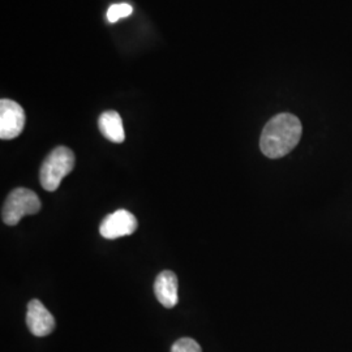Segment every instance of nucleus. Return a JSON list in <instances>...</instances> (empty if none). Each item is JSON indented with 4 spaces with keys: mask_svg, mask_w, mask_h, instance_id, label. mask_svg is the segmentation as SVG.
Masks as SVG:
<instances>
[{
    "mask_svg": "<svg viewBox=\"0 0 352 352\" xmlns=\"http://www.w3.org/2000/svg\"><path fill=\"white\" fill-rule=\"evenodd\" d=\"M300 120L292 113H278L263 129L260 148L267 158L277 160L294 151L302 139Z\"/></svg>",
    "mask_w": 352,
    "mask_h": 352,
    "instance_id": "1",
    "label": "nucleus"
},
{
    "mask_svg": "<svg viewBox=\"0 0 352 352\" xmlns=\"http://www.w3.org/2000/svg\"><path fill=\"white\" fill-rule=\"evenodd\" d=\"M75 167V154L67 146H58L46 157L39 170L41 186L54 192L59 188L62 180Z\"/></svg>",
    "mask_w": 352,
    "mask_h": 352,
    "instance_id": "2",
    "label": "nucleus"
},
{
    "mask_svg": "<svg viewBox=\"0 0 352 352\" xmlns=\"http://www.w3.org/2000/svg\"><path fill=\"white\" fill-rule=\"evenodd\" d=\"M41 210V201L37 193L32 189L16 188L8 195L3 205L1 218L8 226H16L23 217L37 214Z\"/></svg>",
    "mask_w": 352,
    "mask_h": 352,
    "instance_id": "3",
    "label": "nucleus"
},
{
    "mask_svg": "<svg viewBox=\"0 0 352 352\" xmlns=\"http://www.w3.org/2000/svg\"><path fill=\"white\" fill-rule=\"evenodd\" d=\"M24 109L11 100L0 101V139L12 140L21 135L25 126Z\"/></svg>",
    "mask_w": 352,
    "mask_h": 352,
    "instance_id": "4",
    "label": "nucleus"
},
{
    "mask_svg": "<svg viewBox=\"0 0 352 352\" xmlns=\"http://www.w3.org/2000/svg\"><path fill=\"white\" fill-rule=\"evenodd\" d=\"M139 226L138 218L126 209H119L104 217L100 232L104 239L113 240L132 235Z\"/></svg>",
    "mask_w": 352,
    "mask_h": 352,
    "instance_id": "5",
    "label": "nucleus"
},
{
    "mask_svg": "<svg viewBox=\"0 0 352 352\" xmlns=\"http://www.w3.org/2000/svg\"><path fill=\"white\" fill-rule=\"evenodd\" d=\"M26 325L36 337H46L55 329V318L37 299L30 300L26 312Z\"/></svg>",
    "mask_w": 352,
    "mask_h": 352,
    "instance_id": "6",
    "label": "nucleus"
},
{
    "mask_svg": "<svg viewBox=\"0 0 352 352\" xmlns=\"http://www.w3.org/2000/svg\"><path fill=\"white\" fill-rule=\"evenodd\" d=\"M179 282L175 273L171 270H164L158 274L154 282V294L166 308H174L179 302Z\"/></svg>",
    "mask_w": 352,
    "mask_h": 352,
    "instance_id": "7",
    "label": "nucleus"
},
{
    "mask_svg": "<svg viewBox=\"0 0 352 352\" xmlns=\"http://www.w3.org/2000/svg\"><path fill=\"white\" fill-rule=\"evenodd\" d=\"M98 128L102 135L115 144H122L126 140L122 116L116 111H104L98 119Z\"/></svg>",
    "mask_w": 352,
    "mask_h": 352,
    "instance_id": "8",
    "label": "nucleus"
},
{
    "mask_svg": "<svg viewBox=\"0 0 352 352\" xmlns=\"http://www.w3.org/2000/svg\"><path fill=\"white\" fill-rule=\"evenodd\" d=\"M133 8L132 6L126 4V3H122V4H113L109 11H107V20L110 23H116L120 19L128 17L129 14H132Z\"/></svg>",
    "mask_w": 352,
    "mask_h": 352,
    "instance_id": "9",
    "label": "nucleus"
},
{
    "mask_svg": "<svg viewBox=\"0 0 352 352\" xmlns=\"http://www.w3.org/2000/svg\"><path fill=\"white\" fill-rule=\"evenodd\" d=\"M171 352H202L201 346L192 338H180L171 347Z\"/></svg>",
    "mask_w": 352,
    "mask_h": 352,
    "instance_id": "10",
    "label": "nucleus"
}]
</instances>
